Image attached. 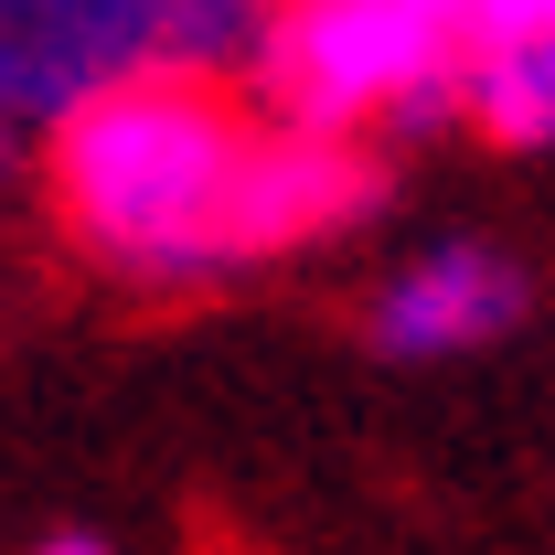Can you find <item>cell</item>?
<instances>
[{"instance_id": "1", "label": "cell", "mask_w": 555, "mask_h": 555, "mask_svg": "<svg viewBox=\"0 0 555 555\" xmlns=\"http://www.w3.org/2000/svg\"><path fill=\"white\" fill-rule=\"evenodd\" d=\"M33 182L75 257L129 288H214L352 235L385 204V150L288 129L246 75L150 65L33 129Z\"/></svg>"}, {"instance_id": "2", "label": "cell", "mask_w": 555, "mask_h": 555, "mask_svg": "<svg viewBox=\"0 0 555 555\" xmlns=\"http://www.w3.org/2000/svg\"><path fill=\"white\" fill-rule=\"evenodd\" d=\"M470 54H481V0H268L246 86L288 129L385 150L460 118Z\"/></svg>"}, {"instance_id": "3", "label": "cell", "mask_w": 555, "mask_h": 555, "mask_svg": "<svg viewBox=\"0 0 555 555\" xmlns=\"http://www.w3.org/2000/svg\"><path fill=\"white\" fill-rule=\"evenodd\" d=\"M268 0H0V118L33 139L75 96L150 65L246 75Z\"/></svg>"}, {"instance_id": "4", "label": "cell", "mask_w": 555, "mask_h": 555, "mask_svg": "<svg viewBox=\"0 0 555 555\" xmlns=\"http://www.w3.org/2000/svg\"><path fill=\"white\" fill-rule=\"evenodd\" d=\"M524 310H534V278H524L513 246L438 235V246H416V257H396V268L374 278L363 332H374L385 363H470V352L513 343Z\"/></svg>"}, {"instance_id": "5", "label": "cell", "mask_w": 555, "mask_h": 555, "mask_svg": "<svg viewBox=\"0 0 555 555\" xmlns=\"http://www.w3.org/2000/svg\"><path fill=\"white\" fill-rule=\"evenodd\" d=\"M460 129H481L491 150H524V160L555 150V11L524 22L513 43H491L481 65H470V86H460Z\"/></svg>"}, {"instance_id": "6", "label": "cell", "mask_w": 555, "mask_h": 555, "mask_svg": "<svg viewBox=\"0 0 555 555\" xmlns=\"http://www.w3.org/2000/svg\"><path fill=\"white\" fill-rule=\"evenodd\" d=\"M33 555H107V534H43Z\"/></svg>"}, {"instance_id": "7", "label": "cell", "mask_w": 555, "mask_h": 555, "mask_svg": "<svg viewBox=\"0 0 555 555\" xmlns=\"http://www.w3.org/2000/svg\"><path fill=\"white\" fill-rule=\"evenodd\" d=\"M11 160H22V129H11V118H0V182H11Z\"/></svg>"}]
</instances>
